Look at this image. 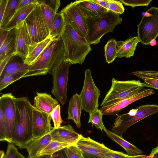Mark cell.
Here are the masks:
<instances>
[{
  "mask_svg": "<svg viewBox=\"0 0 158 158\" xmlns=\"http://www.w3.org/2000/svg\"><path fill=\"white\" fill-rule=\"evenodd\" d=\"M65 50L61 36L53 39L31 64L23 78L52 74L64 60Z\"/></svg>",
  "mask_w": 158,
  "mask_h": 158,
  "instance_id": "obj_1",
  "label": "cell"
},
{
  "mask_svg": "<svg viewBox=\"0 0 158 158\" xmlns=\"http://www.w3.org/2000/svg\"><path fill=\"white\" fill-rule=\"evenodd\" d=\"M16 110L15 131L12 143L25 148L32 139V107L26 97L15 98Z\"/></svg>",
  "mask_w": 158,
  "mask_h": 158,
  "instance_id": "obj_2",
  "label": "cell"
},
{
  "mask_svg": "<svg viewBox=\"0 0 158 158\" xmlns=\"http://www.w3.org/2000/svg\"><path fill=\"white\" fill-rule=\"evenodd\" d=\"M61 36L64 48V61L72 64L77 63L81 64L92 50L90 45L84 37L66 23Z\"/></svg>",
  "mask_w": 158,
  "mask_h": 158,
  "instance_id": "obj_3",
  "label": "cell"
},
{
  "mask_svg": "<svg viewBox=\"0 0 158 158\" xmlns=\"http://www.w3.org/2000/svg\"><path fill=\"white\" fill-rule=\"evenodd\" d=\"M82 18L88 36L86 41L89 45L98 44L104 35L109 32H113L115 27L121 24L123 21L119 15L109 11L100 18Z\"/></svg>",
  "mask_w": 158,
  "mask_h": 158,
  "instance_id": "obj_4",
  "label": "cell"
},
{
  "mask_svg": "<svg viewBox=\"0 0 158 158\" xmlns=\"http://www.w3.org/2000/svg\"><path fill=\"white\" fill-rule=\"evenodd\" d=\"M111 87L101 104L106 106L131 97L147 86L139 80L120 81L113 78Z\"/></svg>",
  "mask_w": 158,
  "mask_h": 158,
  "instance_id": "obj_5",
  "label": "cell"
},
{
  "mask_svg": "<svg viewBox=\"0 0 158 158\" xmlns=\"http://www.w3.org/2000/svg\"><path fill=\"white\" fill-rule=\"evenodd\" d=\"M158 113V105L146 104L131 109L127 113L117 114L112 129V132L122 136L132 125L150 115Z\"/></svg>",
  "mask_w": 158,
  "mask_h": 158,
  "instance_id": "obj_6",
  "label": "cell"
},
{
  "mask_svg": "<svg viewBox=\"0 0 158 158\" xmlns=\"http://www.w3.org/2000/svg\"><path fill=\"white\" fill-rule=\"evenodd\" d=\"M24 21L31 41L29 52L38 44L50 36V31L39 3Z\"/></svg>",
  "mask_w": 158,
  "mask_h": 158,
  "instance_id": "obj_7",
  "label": "cell"
},
{
  "mask_svg": "<svg viewBox=\"0 0 158 158\" xmlns=\"http://www.w3.org/2000/svg\"><path fill=\"white\" fill-rule=\"evenodd\" d=\"M143 15L137 25V37L143 44H149L158 36V8L151 7Z\"/></svg>",
  "mask_w": 158,
  "mask_h": 158,
  "instance_id": "obj_8",
  "label": "cell"
},
{
  "mask_svg": "<svg viewBox=\"0 0 158 158\" xmlns=\"http://www.w3.org/2000/svg\"><path fill=\"white\" fill-rule=\"evenodd\" d=\"M100 92L93 81L90 70L86 69L83 86L79 95L82 110L90 114L98 109Z\"/></svg>",
  "mask_w": 158,
  "mask_h": 158,
  "instance_id": "obj_9",
  "label": "cell"
},
{
  "mask_svg": "<svg viewBox=\"0 0 158 158\" xmlns=\"http://www.w3.org/2000/svg\"><path fill=\"white\" fill-rule=\"evenodd\" d=\"M72 65L64 60L52 73L53 86L52 93L64 105L67 101V87L69 68Z\"/></svg>",
  "mask_w": 158,
  "mask_h": 158,
  "instance_id": "obj_10",
  "label": "cell"
},
{
  "mask_svg": "<svg viewBox=\"0 0 158 158\" xmlns=\"http://www.w3.org/2000/svg\"><path fill=\"white\" fill-rule=\"evenodd\" d=\"M15 97L11 93L2 94L0 97V109L2 111L6 129L7 142L12 143L16 116Z\"/></svg>",
  "mask_w": 158,
  "mask_h": 158,
  "instance_id": "obj_11",
  "label": "cell"
},
{
  "mask_svg": "<svg viewBox=\"0 0 158 158\" xmlns=\"http://www.w3.org/2000/svg\"><path fill=\"white\" fill-rule=\"evenodd\" d=\"M14 54L24 60L27 56L31 45L30 36L25 21L18 24L15 28Z\"/></svg>",
  "mask_w": 158,
  "mask_h": 158,
  "instance_id": "obj_12",
  "label": "cell"
},
{
  "mask_svg": "<svg viewBox=\"0 0 158 158\" xmlns=\"http://www.w3.org/2000/svg\"><path fill=\"white\" fill-rule=\"evenodd\" d=\"M60 12L64 15L66 23L70 25L86 40L88 37L86 27L78 11L75 1L68 4Z\"/></svg>",
  "mask_w": 158,
  "mask_h": 158,
  "instance_id": "obj_13",
  "label": "cell"
},
{
  "mask_svg": "<svg viewBox=\"0 0 158 158\" xmlns=\"http://www.w3.org/2000/svg\"><path fill=\"white\" fill-rule=\"evenodd\" d=\"M51 118L49 114L33 106L32 139L42 137L51 132L53 128L51 124Z\"/></svg>",
  "mask_w": 158,
  "mask_h": 158,
  "instance_id": "obj_14",
  "label": "cell"
},
{
  "mask_svg": "<svg viewBox=\"0 0 158 158\" xmlns=\"http://www.w3.org/2000/svg\"><path fill=\"white\" fill-rule=\"evenodd\" d=\"M76 145L81 151L85 158H98L103 154L115 151L106 147L103 143H100L89 137H85L82 135Z\"/></svg>",
  "mask_w": 158,
  "mask_h": 158,
  "instance_id": "obj_15",
  "label": "cell"
},
{
  "mask_svg": "<svg viewBox=\"0 0 158 158\" xmlns=\"http://www.w3.org/2000/svg\"><path fill=\"white\" fill-rule=\"evenodd\" d=\"M155 93L151 89H144L137 94L110 105L102 107L99 110L103 115L114 116L132 103Z\"/></svg>",
  "mask_w": 158,
  "mask_h": 158,
  "instance_id": "obj_16",
  "label": "cell"
},
{
  "mask_svg": "<svg viewBox=\"0 0 158 158\" xmlns=\"http://www.w3.org/2000/svg\"><path fill=\"white\" fill-rule=\"evenodd\" d=\"M52 141L76 145L82 135L76 132L69 124L58 128H54L50 132Z\"/></svg>",
  "mask_w": 158,
  "mask_h": 158,
  "instance_id": "obj_17",
  "label": "cell"
},
{
  "mask_svg": "<svg viewBox=\"0 0 158 158\" xmlns=\"http://www.w3.org/2000/svg\"><path fill=\"white\" fill-rule=\"evenodd\" d=\"M75 2L78 11L82 18L102 17L108 11L95 3L92 0L76 1Z\"/></svg>",
  "mask_w": 158,
  "mask_h": 158,
  "instance_id": "obj_18",
  "label": "cell"
},
{
  "mask_svg": "<svg viewBox=\"0 0 158 158\" xmlns=\"http://www.w3.org/2000/svg\"><path fill=\"white\" fill-rule=\"evenodd\" d=\"M58 101L46 93H36L33 106L39 110L50 115L59 105Z\"/></svg>",
  "mask_w": 158,
  "mask_h": 158,
  "instance_id": "obj_19",
  "label": "cell"
},
{
  "mask_svg": "<svg viewBox=\"0 0 158 158\" xmlns=\"http://www.w3.org/2000/svg\"><path fill=\"white\" fill-rule=\"evenodd\" d=\"M139 42L137 36H130L126 40L117 41V57L128 58L133 56Z\"/></svg>",
  "mask_w": 158,
  "mask_h": 158,
  "instance_id": "obj_20",
  "label": "cell"
},
{
  "mask_svg": "<svg viewBox=\"0 0 158 158\" xmlns=\"http://www.w3.org/2000/svg\"><path fill=\"white\" fill-rule=\"evenodd\" d=\"M82 110L80 95L76 93L73 95L69 101L68 118L73 120L78 129L81 127V117Z\"/></svg>",
  "mask_w": 158,
  "mask_h": 158,
  "instance_id": "obj_21",
  "label": "cell"
},
{
  "mask_svg": "<svg viewBox=\"0 0 158 158\" xmlns=\"http://www.w3.org/2000/svg\"><path fill=\"white\" fill-rule=\"evenodd\" d=\"M50 132L40 138L32 140L26 146L28 153L27 158H35L51 141Z\"/></svg>",
  "mask_w": 158,
  "mask_h": 158,
  "instance_id": "obj_22",
  "label": "cell"
},
{
  "mask_svg": "<svg viewBox=\"0 0 158 158\" xmlns=\"http://www.w3.org/2000/svg\"><path fill=\"white\" fill-rule=\"evenodd\" d=\"M29 65L24 63L20 57L15 55L12 57L0 74V78L7 75L21 72H26Z\"/></svg>",
  "mask_w": 158,
  "mask_h": 158,
  "instance_id": "obj_23",
  "label": "cell"
},
{
  "mask_svg": "<svg viewBox=\"0 0 158 158\" xmlns=\"http://www.w3.org/2000/svg\"><path fill=\"white\" fill-rule=\"evenodd\" d=\"M37 3H34L29 5L16 11L6 26L2 29L9 31L15 28L18 24L25 20L33 10Z\"/></svg>",
  "mask_w": 158,
  "mask_h": 158,
  "instance_id": "obj_24",
  "label": "cell"
},
{
  "mask_svg": "<svg viewBox=\"0 0 158 158\" xmlns=\"http://www.w3.org/2000/svg\"><path fill=\"white\" fill-rule=\"evenodd\" d=\"M104 131L107 136L124 149L128 156H134L143 153L141 150L124 139L122 136L118 135L106 128Z\"/></svg>",
  "mask_w": 158,
  "mask_h": 158,
  "instance_id": "obj_25",
  "label": "cell"
},
{
  "mask_svg": "<svg viewBox=\"0 0 158 158\" xmlns=\"http://www.w3.org/2000/svg\"><path fill=\"white\" fill-rule=\"evenodd\" d=\"M131 74L143 80L148 87L158 90V70L138 71Z\"/></svg>",
  "mask_w": 158,
  "mask_h": 158,
  "instance_id": "obj_26",
  "label": "cell"
},
{
  "mask_svg": "<svg viewBox=\"0 0 158 158\" xmlns=\"http://www.w3.org/2000/svg\"><path fill=\"white\" fill-rule=\"evenodd\" d=\"M15 38L14 28L9 31L5 40L0 47V61L14 52Z\"/></svg>",
  "mask_w": 158,
  "mask_h": 158,
  "instance_id": "obj_27",
  "label": "cell"
},
{
  "mask_svg": "<svg viewBox=\"0 0 158 158\" xmlns=\"http://www.w3.org/2000/svg\"><path fill=\"white\" fill-rule=\"evenodd\" d=\"M53 39L49 36L38 44L29 52L27 56L24 60V63L29 66L31 64Z\"/></svg>",
  "mask_w": 158,
  "mask_h": 158,
  "instance_id": "obj_28",
  "label": "cell"
},
{
  "mask_svg": "<svg viewBox=\"0 0 158 158\" xmlns=\"http://www.w3.org/2000/svg\"><path fill=\"white\" fill-rule=\"evenodd\" d=\"M66 25L65 18L63 13L55 14L52 29L50 32V36L52 39L60 36Z\"/></svg>",
  "mask_w": 158,
  "mask_h": 158,
  "instance_id": "obj_29",
  "label": "cell"
},
{
  "mask_svg": "<svg viewBox=\"0 0 158 158\" xmlns=\"http://www.w3.org/2000/svg\"><path fill=\"white\" fill-rule=\"evenodd\" d=\"M21 0H9L1 23L0 29L3 28L16 12V7Z\"/></svg>",
  "mask_w": 158,
  "mask_h": 158,
  "instance_id": "obj_30",
  "label": "cell"
},
{
  "mask_svg": "<svg viewBox=\"0 0 158 158\" xmlns=\"http://www.w3.org/2000/svg\"><path fill=\"white\" fill-rule=\"evenodd\" d=\"M104 49L106 62L108 64L112 63L117 57V41L114 39L110 40L104 46Z\"/></svg>",
  "mask_w": 158,
  "mask_h": 158,
  "instance_id": "obj_31",
  "label": "cell"
},
{
  "mask_svg": "<svg viewBox=\"0 0 158 158\" xmlns=\"http://www.w3.org/2000/svg\"><path fill=\"white\" fill-rule=\"evenodd\" d=\"M72 145H73L52 141L37 155L36 157L43 155H52L59 151L64 149Z\"/></svg>",
  "mask_w": 158,
  "mask_h": 158,
  "instance_id": "obj_32",
  "label": "cell"
},
{
  "mask_svg": "<svg viewBox=\"0 0 158 158\" xmlns=\"http://www.w3.org/2000/svg\"><path fill=\"white\" fill-rule=\"evenodd\" d=\"M39 3L50 32L56 13L48 6L42 2L41 0H39Z\"/></svg>",
  "mask_w": 158,
  "mask_h": 158,
  "instance_id": "obj_33",
  "label": "cell"
},
{
  "mask_svg": "<svg viewBox=\"0 0 158 158\" xmlns=\"http://www.w3.org/2000/svg\"><path fill=\"white\" fill-rule=\"evenodd\" d=\"M89 119L88 123H91L98 129H100L102 131H104L106 129L102 121L103 114L100 110L98 109L89 114Z\"/></svg>",
  "mask_w": 158,
  "mask_h": 158,
  "instance_id": "obj_34",
  "label": "cell"
},
{
  "mask_svg": "<svg viewBox=\"0 0 158 158\" xmlns=\"http://www.w3.org/2000/svg\"><path fill=\"white\" fill-rule=\"evenodd\" d=\"M26 73L19 72L9 74L0 78V91H2L15 81L23 78Z\"/></svg>",
  "mask_w": 158,
  "mask_h": 158,
  "instance_id": "obj_35",
  "label": "cell"
},
{
  "mask_svg": "<svg viewBox=\"0 0 158 158\" xmlns=\"http://www.w3.org/2000/svg\"><path fill=\"white\" fill-rule=\"evenodd\" d=\"M108 3V10L114 14L120 15L123 14L125 8L122 3L120 1L107 0Z\"/></svg>",
  "mask_w": 158,
  "mask_h": 158,
  "instance_id": "obj_36",
  "label": "cell"
},
{
  "mask_svg": "<svg viewBox=\"0 0 158 158\" xmlns=\"http://www.w3.org/2000/svg\"><path fill=\"white\" fill-rule=\"evenodd\" d=\"M64 150L67 158H82L83 156L82 152L76 145L68 147Z\"/></svg>",
  "mask_w": 158,
  "mask_h": 158,
  "instance_id": "obj_37",
  "label": "cell"
},
{
  "mask_svg": "<svg viewBox=\"0 0 158 158\" xmlns=\"http://www.w3.org/2000/svg\"><path fill=\"white\" fill-rule=\"evenodd\" d=\"M50 115L52 118L55 129L61 127L62 120L60 115V107L59 104L50 113Z\"/></svg>",
  "mask_w": 158,
  "mask_h": 158,
  "instance_id": "obj_38",
  "label": "cell"
},
{
  "mask_svg": "<svg viewBox=\"0 0 158 158\" xmlns=\"http://www.w3.org/2000/svg\"><path fill=\"white\" fill-rule=\"evenodd\" d=\"M120 1L125 6H130L133 8L139 6L148 7L152 0H120Z\"/></svg>",
  "mask_w": 158,
  "mask_h": 158,
  "instance_id": "obj_39",
  "label": "cell"
},
{
  "mask_svg": "<svg viewBox=\"0 0 158 158\" xmlns=\"http://www.w3.org/2000/svg\"><path fill=\"white\" fill-rule=\"evenodd\" d=\"M0 141L7 142V132L3 113L0 109Z\"/></svg>",
  "mask_w": 158,
  "mask_h": 158,
  "instance_id": "obj_40",
  "label": "cell"
},
{
  "mask_svg": "<svg viewBox=\"0 0 158 158\" xmlns=\"http://www.w3.org/2000/svg\"><path fill=\"white\" fill-rule=\"evenodd\" d=\"M18 152L17 148L14 145L10 143L8 145L4 158H17Z\"/></svg>",
  "mask_w": 158,
  "mask_h": 158,
  "instance_id": "obj_41",
  "label": "cell"
},
{
  "mask_svg": "<svg viewBox=\"0 0 158 158\" xmlns=\"http://www.w3.org/2000/svg\"><path fill=\"white\" fill-rule=\"evenodd\" d=\"M48 6L56 13L60 4V1L59 0H41Z\"/></svg>",
  "mask_w": 158,
  "mask_h": 158,
  "instance_id": "obj_42",
  "label": "cell"
},
{
  "mask_svg": "<svg viewBox=\"0 0 158 158\" xmlns=\"http://www.w3.org/2000/svg\"><path fill=\"white\" fill-rule=\"evenodd\" d=\"M39 2V0H21L16 7V12L29 5L34 3H38Z\"/></svg>",
  "mask_w": 158,
  "mask_h": 158,
  "instance_id": "obj_43",
  "label": "cell"
},
{
  "mask_svg": "<svg viewBox=\"0 0 158 158\" xmlns=\"http://www.w3.org/2000/svg\"><path fill=\"white\" fill-rule=\"evenodd\" d=\"M9 0H0V23L2 19Z\"/></svg>",
  "mask_w": 158,
  "mask_h": 158,
  "instance_id": "obj_44",
  "label": "cell"
},
{
  "mask_svg": "<svg viewBox=\"0 0 158 158\" xmlns=\"http://www.w3.org/2000/svg\"><path fill=\"white\" fill-rule=\"evenodd\" d=\"M15 55L14 52L12 54L7 56L2 60L0 61V74L3 71L5 66L10 58Z\"/></svg>",
  "mask_w": 158,
  "mask_h": 158,
  "instance_id": "obj_45",
  "label": "cell"
},
{
  "mask_svg": "<svg viewBox=\"0 0 158 158\" xmlns=\"http://www.w3.org/2000/svg\"><path fill=\"white\" fill-rule=\"evenodd\" d=\"M92 1L98 6L108 10V3L107 0H92Z\"/></svg>",
  "mask_w": 158,
  "mask_h": 158,
  "instance_id": "obj_46",
  "label": "cell"
},
{
  "mask_svg": "<svg viewBox=\"0 0 158 158\" xmlns=\"http://www.w3.org/2000/svg\"><path fill=\"white\" fill-rule=\"evenodd\" d=\"M9 31L0 29V47L5 40Z\"/></svg>",
  "mask_w": 158,
  "mask_h": 158,
  "instance_id": "obj_47",
  "label": "cell"
},
{
  "mask_svg": "<svg viewBox=\"0 0 158 158\" xmlns=\"http://www.w3.org/2000/svg\"><path fill=\"white\" fill-rule=\"evenodd\" d=\"M52 158H67L64 149L60 150L52 155Z\"/></svg>",
  "mask_w": 158,
  "mask_h": 158,
  "instance_id": "obj_48",
  "label": "cell"
},
{
  "mask_svg": "<svg viewBox=\"0 0 158 158\" xmlns=\"http://www.w3.org/2000/svg\"><path fill=\"white\" fill-rule=\"evenodd\" d=\"M149 155L153 158H158V145L152 149Z\"/></svg>",
  "mask_w": 158,
  "mask_h": 158,
  "instance_id": "obj_49",
  "label": "cell"
},
{
  "mask_svg": "<svg viewBox=\"0 0 158 158\" xmlns=\"http://www.w3.org/2000/svg\"><path fill=\"white\" fill-rule=\"evenodd\" d=\"M127 156L128 158H153L150 155H138L134 156H129L127 155Z\"/></svg>",
  "mask_w": 158,
  "mask_h": 158,
  "instance_id": "obj_50",
  "label": "cell"
},
{
  "mask_svg": "<svg viewBox=\"0 0 158 158\" xmlns=\"http://www.w3.org/2000/svg\"><path fill=\"white\" fill-rule=\"evenodd\" d=\"M35 158H52V155H43L37 156Z\"/></svg>",
  "mask_w": 158,
  "mask_h": 158,
  "instance_id": "obj_51",
  "label": "cell"
},
{
  "mask_svg": "<svg viewBox=\"0 0 158 158\" xmlns=\"http://www.w3.org/2000/svg\"><path fill=\"white\" fill-rule=\"evenodd\" d=\"M149 44L152 46H154L156 44V41L155 40H152Z\"/></svg>",
  "mask_w": 158,
  "mask_h": 158,
  "instance_id": "obj_52",
  "label": "cell"
},
{
  "mask_svg": "<svg viewBox=\"0 0 158 158\" xmlns=\"http://www.w3.org/2000/svg\"><path fill=\"white\" fill-rule=\"evenodd\" d=\"M5 155L3 151H1L0 152V158H4Z\"/></svg>",
  "mask_w": 158,
  "mask_h": 158,
  "instance_id": "obj_53",
  "label": "cell"
},
{
  "mask_svg": "<svg viewBox=\"0 0 158 158\" xmlns=\"http://www.w3.org/2000/svg\"><path fill=\"white\" fill-rule=\"evenodd\" d=\"M17 158H26L23 155L19 153V152L18 153Z\"/></svg>",
  "mask_w": 158,
  "mask_h": 158,
  "instance_id": "obj_54",
  "label": "cell"
},
{
  "mask_svg": "<svg viewBox=\"0 0 158 158\" xmlns=\"http://www.w3.org/2000/svg\"><path fill=\"white\" fill-rule=\"evenodd\" d=\"M82 158H85V157L84 156H83H83H82Z\"/></svg>",
  "mask_w": 158,
  "mask_h": 158,
  "instance_id": "obj_55",
  "label": "cell"
},
{
  "mask_svg": "<svg viewBox=\"0 0 158 158\" xmlns=\"http://www.w3.org/2000/svg\"></svg>",
  "mask_w": 158,
  "mask_h": 158,
  "instance_id": "obj_56",
  "label": "cell"
}]
</instances>
